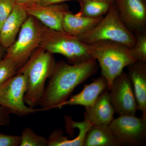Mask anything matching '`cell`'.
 Segmentation results:
<instances>
[{"mask_svg": "<svg viewBox=\"0 0 146 146\" xmlns=\"http://www.w3.org/2000/svg\"><path fill=\"white\" fill-rule=\"evenodd\" d=\"M124 145L114 134L109 125H92L87 131L83 146Z\"/></svg>", "mask_w": 146, "mask_h": 146, "instance_id": "obj_17", "label": "cell"}, {"mask_svg": "<svg viewBox=\"0 0 146 146\" xmlns=\"http://www.w3.org/2000/svg\"><path fill=\"white\" fill-rule=\"evenodd\" d=\"M95 58L75 64L64 61L56 63L45 88L40 105L43 110L59 108L67 100L79 84L96 73L98 69Z\"/></svg>", "mask_w": 146, "mask_h": 146, "instance_id": "obj_1", "label": "cell"}, {"mask_svg": "<svg viewBox=\"0 0 146 146\" xmlns=\"http://www.w3.org/2000/svg\"><path fill=\"white\" fill-rule=\"evenodd\" d=\"M55 64L52 54L39 47L18 71V73L24 75L27 80L24 100L29 107L35 108L40 105L46 82L51 74Z\"/></svg>", "mask_w": 146, "mask_h": 146, "instance_id": "obj_2", "label": "cell"}, {"mask_svg": "<svg viewBox=\"0 0 146 146\" xmlns=\"http://www.w3.org/2000/svg\"><path fill=\"white\" fill-rule=\"evenodd\" d=\"M39 47L51 54L62 55L71 64L81 63L92 58L88 45L77 37L45 26H42Z\"/></svg>", "mask_w": 146, "mask_h": 146, "instance_id": "obj_5", "label": "cell"}, {"mask_svg": "<svg viewBox=\"0 0 146 146\" xmlns=\"http://www.w3.org/2000/svg\"><path fill=\"white\" fill-rule=\"evenodd\" d=\"M109 126L123 145H145L146 140V119L135 115H119Z\"/></svg>", "mask_w": 146, "mask_h": 146, "instance_id": "obj_9", "label": "cell"}, {"mask_svg": "<svg viewBox=\"0 0 146 146\" xmlns=\"http://www.w3.org/2000/svg\"><path fill=\"white\" fill-rule=\"evenodd\" d=\"M20 68L11 58L5 56L0 60V86L16 75Z\"/></svg>", "mask_w": 146, "mask_h": 146, "instance_id": "obj_20", "label": "cell"}, {"mask_svg": "<svg viewBox=\"0 0 146 146\" xmlns=\"http://www.w3.org/2000/svg\"><path fill=\"white\" fill-rule=\"evenodd\" d=\"M108 91L115 113L119 115H135L138 104L128 74L123 71L113 80Z\"/></svg>", "mask_w": 146, "mask_h": 146, "instance_id": "obj_8", "label": "cell"}, {"mask_svg": "<svg viewBox=\"0 0 146 146\" xmlns=\"http://www.w3.org/2000/svg\"><path fill=\"white\" fill-rule=\"evenodd\" d=\"M28 16L23 7L16 3L0 29V44L7 49L14 43Z\"/></svg>", "mask_w": 146, "mask_h": 146, "instance_id": "obj_13", "label": "cell"}, {"mask_svg": "<svg viewBox=\"0 0 146 146\" xmlns=\"http://www.w3.org/2000/svg\"><path fill=\"white\" fill-rule=\"evenodd\" d=\"M106 89H108L107 81L102 75L94 80L90 84H85L81 92L74 95L70 99L67 100L61 104L59 108L66 106L80 105L85 108L89 107L95 102L100 95Z\"/></svg>", "mask_w": 146, "mask_h": 146, "instance_id": "obj_15", "label": "cell"}, {"mask_svg": "<svg viewBox=\"0 0 146 146\" xmlns=\"http://www.w3.org/2000/svg\"><path fill=\"white\" fill-rule=\"evenodd\" d=\"M81 1V0H78L77 1ZM94 1H102L107 2L111 3L113 2H116L117 0H94Z\"/></svg>", "mask_w": 146, "mask_h": 146, "instance_id": "obj_29", "label": "cell"}, {"mask_svg": "<svg viewBox=\"0 0 146 146\" xmlns=\"http://www.w3.org/2000/svg\"><path fill=\"white\" fill-rule=\"evenodd\" d=\"M71 125L79 130L76 138L69 139L63 135V131L56 129L50 134L48 139V146H83L84 139L87 131L92 125L85 120L83 121L76 122L71 120Z\"/></svg>", "mask_w": 146, "mask_h": 146, "instance_id": "obj_18", "label": "cell"}, {"mask_svg": "<svg viewBox=\"0 0 146 146\" xmlns=\"http://www.w3.org/2000/svg\"><path fill=\"white\" fill-rule=\"evenodd\" d=\"M145 1H146V0H145Z\"/></svg>", "mask_w": 146, "mask_h": 146, "instance_id": "obj_30", "label": "cell"}, {"mask_svg": "<svg viewBox=\"0 0 146 146\" xmlns=\"http://www.w3.org/2000/svg\"><path fill=\"white\" fill-rule=\"evenodd\" d=\"M21 136L7 135L0 133V146H20Z\"/></svg>", "mask_w": 146, "mask_h": 146, "instance_id": "obj_24", "label": "cell"}, {"mask_svg": "<svg viewBox=\"0 0 146 146\" xmlns=\"http://www.w3.org/2000/svg\"><path fill=\"white\" fill-rule=\"evenodd\" d=\"M28 16L37 19L49 28L63 31L62 24L65 13L69 10L65 4L42 5L39 3L22 5Z\"/></svg>", "mask_w": 146, "mask_h": 146, "instance_id": "obj_11", "label": "cell"}, {"mask_svg": "<svg viewBox=\"0 0 146 146\" xmlns=\"http://www.w3.org/2000/svg\"><path fill=\"white\" fill-rule=\"evenodd\" d=\"M16 3L21 5L39 3L41 0H15Z\"/></svg>", "mask_w": 146, "mask_h": 146, "instance_id": "obj_27", "label": "cell"}, {"mask_svg": "<svg viewBox=\"0 0 146 146\" xmlns=\"http://www.w3.org/2000/svg\"><path fill=\"white\" fill-rule=\"evenodd\" d=\"M41 30L42 26L36 19L29 16L21 27L18 38L7 49L5 56L11 58L21 68L39 46Z\"/></svg>", "mask_w": 146, "mask_h": 146, "instance_id": "obj_6", "label": "cell"}, {"mask_svg": "<svg viewBox=\"0 0 146 146\" xmlns=\"http://www.w3.org/2000/svg\"><path fill=\"white\" fill-rule=\"evenodd\" d=\"M145 0H117L116 5L120 18L133 33L145 32L146 25Z\"/></svg>", "mask_w": 146, "mask_h": 146, "instance_id": "obj_10", "label": "cell"}, {"mask_svg": "<svg viewBox=\"0 0 146 146\" xmlns=\"http://www.w3.org/2000/svg\"><path fill=\"white\" fill-rule=\"evenodd\" d=\"M88 45L91 57L98 62L102 75L107 81L108 90L124 68L137 61L130 48L117 42L100 41Z\"/></svg>", "mask_w": 146, "mask_h": 146, "instance_id": "obj_3", "label": "cell"}, {"mask_svg": "<svg viewBox=\"0 0 146 146\" xmlns=\"http://www.w3.org/2000/svg\"><path fill=\"white\" fill-rule=\"evenodd\" d=\"M78 2L80 9L77 14L90 18H98L106 14L111 3L94 0H81Z\"/></svg>", "mask_w": 146, "mask_h": 146, "instance_id": "obj_19", "label": "cell"}, {"mask_svg": "<svg viewBox=\"0 0 146 146\" xmlns=\"http://www.w3.org/2000/svg\"><path fill=\"white\" fill-rule=\"evenodd\" d=\"M11 114L7 108L0 106V126H8L10 122Z\"/></svg>", "mask_w": 146, "mask_h": 146, "instance_id": "obj_25", "label": "cell"}, {"mask_svg": "<svg viewBox=\"0 0 146 146\" xmlns=\"http://www.w3.org/2000/svg\"><path fill=\"white\" fill-rule=\"evenodd\" d=\"M103 18H90L74 14L70 10L65 13L63 18L62 27L63 31L72 36H81L98 23Z\"/></svg>", "mask_w": 146, "mask_h": 146, "instance_id": "obj_16", "label": "cell"}, {"mask_svg": "<svg viewBox=\"0 0 146 146\" xmlns=\"http://www.w3.org/2000/svg\"><path fill=\"white\" fill-rule=\"evenodd\" d=\"M82 43L89 45L100 41L117 42L132 48L136 38L123 23L115 2L110 3V7L105 17L93 29L77 37Z\"/></svg>", "mask_w": 146, "mask_h": 146, "instance_id": "obj_4", "label": "cell"}, {"mask_svg": "<svg viewBox=\"0 0 146 146\" xmlns=\"http://www.w3.org/2000/svg\"><path fill=\"white\" fill-rule=\"evenodd\" d=\"M76 1L78 0H41L39 4L42 5H49L61 3L68 1Z\"/></svg>", "mask_w": 146, "mask_h": 146, "instance_id": "obj_26", "label": "cell"}, {"mask_svg": "<svg viewBox=\"0 0 146 146\" xmlns=\"http://www.w3.org/2000/svg\"><path fill=\"white\" fill-rule=\"evenodd\" d=\"M136 38L135 44L130 50L137 61L146 62V33L145 32L134 34Z\"/></svg>", "mask_w": 146, "mask_h": 146, "instance_id": "obj_22", "label": "cell"}, {"mask_svg": "<svg viewBox=\"0 0 146 146\" xmlns=\"http://www.w3.org/2000/svg\"><path fill=\"white\" fill-rule=\"evenodd\" d=\"M27 89L25 76L16 74L0 86V106L7 108L11 114L22 117L44 111L42 108L36 109L27 106L24 97Z\"/></svg>", "mask_w": 146, "mask_h": 146, "instance_id": "obj_7", "label": "cell"}, {"mask_svg": "<svg viewBox=\"0 0 146 146\" xmlns=\"http://www.w3.org/2000/svg\"><path fill=\"white\" fill-rule=\"evenodd\" d=\"M115 113L108 89L104 91L91 106L85 108L84 120L92 125H109Z\"/></svg>", "mask_w": 146, "mask_h": 146, "instance_id": "obj_12", "label": "cell"}, {"mask_svg": "<svg viewBox=\"0 0 146 146\" xmlns=\"http://www.w3.org/2000/svg\"><path fill=\"white\" fill-rule=\"evenodd\" d=\"M128 74L136 96L138 110L146 119V62L136 61L127 66Z\"/></svg>", "mask_w": 146, "mask_h": 146, "instance_id": "obj_14", "label": "cell"}, {"mask_svg": "<svg viewBox=\"0 0 146 146\" xmlns=\"http://www.w3.org/2000/svg\"><path fill=\"white\" fill-rule=\"evenodd\" d=\"M48 139L36 134L31 128L24 129L21 136V146H48Z\"/></svg>", "mask_w": 146, "mask_h": 146, "instance_id": "obj_21", "label": "cell"}, {"mask_svg": "<svg viewBox=\"0 0 146 146\" xmlns=\"http://www.w3.org/2000/svg\"><path fill=\"white\" fill-rule=\"evenodd\" d=\"M6 52V49L0 44V60L4 57Z\"/></svg>", "mask_w": 146, "mask_h": 146, "instance_id": "obj_28", "label": "cell"}, {"mask_svg": "<svg viewBox=\"0 0 146 146\" xmlns=\"http://www.w3.org/2000/svg\"><path fill=\"white\" fill-rule=\"evenodd\" d=\"M16 3L15 0H0V29Z\"/></svg>", "mask_w": 146, "mask_h": 146, "instance_id": "obj_23", "label": "cell"}]
</instances>
